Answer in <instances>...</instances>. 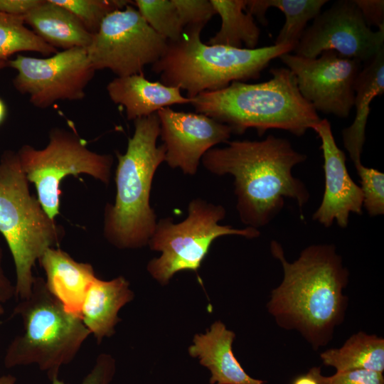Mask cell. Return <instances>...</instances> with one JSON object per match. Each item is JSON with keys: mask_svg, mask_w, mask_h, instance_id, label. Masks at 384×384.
<instances>
[{"mask_svg": "<svg viewBox=\"0 0 384 384\" xmlns=\"http://www.w3.org/2000/svg\"><path fill=\"white\" fill-rule=\"evenodd\" d=\"M270 250L283 277L271 292L267 311L280 328L297 331L316 351L331 341L345 318L348 270L332 244L309 245L292 262L279 242L272 241Z\"/></svg>", "mask_w": 384, "mask_h": 384, "instance_id": "1", "label": "cell"}, {"mask_svg": "<svg viewBox=\"0 0 384 384\" xmlns=\"http://www.w3.org/2000/svg\"><path fill=\"white\" fill-rule=\"evenodd\" d=\"M212 148L202 157L205 169L217 176L234 178L236 208L247 227L269 224L282 210L284 199L296 201L300 210L309 201L304 183L292 174L307 156L296 151L284 138L267 136L261 141L228 142Z\"/></svg>", "mask_w": 384, "mask_h": 384, "instance_id": "2", "label": "cell"}, {"mask_svg": "<svg viewBox=\"0 0 384 384\" xmlns=\"http://www.w3.org/2000/svg\"><path fill=\"white\" fill-rule=\"evenodd\" d=\"M270 73L269 80L233 82L223 89L198 95L190 104L196 113L228 125L237 134L255 129L262 136L275 129L304 135L321 119L300 94L296 77L289 69L275 68Z\"/></svg>", "mask_w": 384, "mask_h": 384, "instance_id": "3", "label": "cell"}, {"mask_svg": "<svg viewBox=\"0 0 384 384\" xmlns=\"http://www.w3.org/2000/svg\"><path fill=\"white\" fill-rule=\"evenodd\" d=\"M134 124L126 152L116 151V196L104 212V236L122 250L144 247L154 233L157 221L150 193L155 172L166 155L164 144L156 145L160 134L157 113L136 119Z\"/></svg>", "mask_w": 384, "mask_h": 384, "instance_id": "4", "label": "cell"}, {"mask_svg": "<svg viewBox=\"0 0 384 384\" xmlns=\"http://www.w3.org/2000/svg\"><path fill=\"white\" fill-rule=\"evenodd\" d=\"M202 30L185 28L177 41H168L164 54L151 65L161 83L186 91L190 99L233 82L257 79L273 59L294 49L290 44L254 49L206 44L201 40Z\"/></svg>", "mask_w": 384, "mask_h": 384, "instance_id": "5", "label": "cell"}, {"mask_svg": "<svg viewBox=\"0 0 384 384\" xmlns=\"http://www.w3.org/2000/svg\"><path fill=\"white\" fill-rule=\"evenodd\" d=\"M65 233L31 193L17 152L5 151L0 158V235L13 258L18 301L31 293L36 262L48 248L58 247Z\"/></svg>", "mask_w": 384, "mask_h": 384, "instance_id": "6", "label": "cell"}, {"mask_svg": "<svg viewBox=\"0 0 384 384\" xmlns=\"http://www.w3.org/2000/svg\"><path fill=\"white\" fill-rule=\"evenodd\" d=\"M13 314L21 318L23 330L6 349V368L34 365L50 380L75 358L90 336L81 319L64 309L41 277H36L31 294L18 301Z\"/></svg>", "mask_w": 384, "mask_h": 384, "instance_id": "7", "label": "cell"}, {"mask_svg": "<svg viewBox=\"0 0 384 384\" xmlns=\"http://www.w3.org/2000/svg\"><path fill=\"white\" fill-rule=\"evenodd\" d=\"M225 215L223 206L195 198L189 203L188 216L183 221L174 223L171 218L157 221L148 243L151 250L161 252L147 265L153 278L164 285L180 271L197 272L218 238L235 235L252 239L260 235L259 230L251 227L220 225Z\"/></svg>", "mask_w": 384, "mask_h": 384, "instance_id": "8", "label": "cell"}, {"mask_svg": "<svg viewBox=\"0 0 384 384\" xmlns=\"http://www.w3.org/2000/svg\"><path fill=\"white\" fill-rule=\"evenodd\" d=\"M20 164L37 198L52 219L60 213V184L68 176L87 174L107 185L114 159L90 150L75 132L53 128L42 149L25 144L17 151Z\"/></svg>", "mask_w": 384, "mask_h": 384, "instance_id": "9", "label": "cell"}, {"mask_svg": "<svg viewBox=\"0 0 384 384\" xmlns=\"http://www.w3.org/2000/svg\"><path fill=\"white\" fill-rule=\"evenodd\" d=\"M132 4L109 14L86 48L95 70L108 69L117 77L141 74L165 52L168 41Z\"/></svg>", "mask_w": 384, "mask_h": 384, "instance_id": "10", "label": "cell"}, {"mask_svg": "<svg viewBox=\"0 0 384 384\" xmlns=\"http://www.w3.org/2000/svg\"><path fill=\"white\" fill-rule=\"evenodd\" d=\"M17 70L15 88L29 97L31 103L47 108L59 100H81L93 78L92 68L86 48H73L57 52L46 58L17 55L7 60Z\"/></svg>", "mask_w": 384, "mask_h": 384, "instance_id": "11", "label": "cell"}, {"mask_svg": "<svg viewBox=\"0 0 384 384\" xmlns=\"http://www.w3.org/2000/svg\"><path fill=\"white\" fill-rule=\"evenodd\" d=\"M384 48V29L373 31L353 0H340L320 12L306 27L294 54L314 58L323 51L366 62Z\"/></svg>", "mask_w": 384, "mask_h": 384, "instance_id": "12", "label": "cell"}, {"mask_svg": "<svg viewBox=\"0 0 384 384\" xmlns=\"http://www.w3.org/2000/svg\"><path fill=\"white\" fill-rule=\"evenodd\" d=\"M279 58L296 77L302 96L316 112L340 118L349 116L354 102V83L362 63L334 50L311 58L290 53Z\"/></svg>", "mask_w": 384, "mask_h": 384, "instance_id": "13", "label": "cell"}, {"mask_svg": "<svg viewBox=\"0 0 384 384\" xmlns=\"http://www.w3.org/2000/svg\"><path fill=\"white\" fill-rule=\"evenodd\" d=\"M165 161L186 175L196 174L203 155L215 145L228 142L232 129L206 115L165 107L157 112Z\"/></svg>", "mask_w": 384, "mask_h": 384, "instance_id": "14", "label": "cell"}, {"mask_svg": "<svg viewBox=\"0 0 384 384\" xmlns=\"http://www.w3.org/2000/svg\"><path fill=\"white\" fill-rule=\"evenodd\" d=\"M312 129L321 139L325 180L322 201L312 219L326 228L336 221L345 228L351 213H362V191L348 174L346 154L335 142L330 122L322 119Z\"/></svg>", "mask_w": 384, "mask_h": 384, "instance_id": "15", "label": "cell"}, {"mask_svg": "<svg viewBox=\"0 0 384 384\" xmlns=\"http://www.w3.org/2000/svg\"><path fill=\"white\" fill-rule=\"evenodd\" d=\"M38 262L49 292L67 312L80 318L85 294L97 277L92 265L76 261L59 247L46 250Z\"/></svg>", "mask_w": 384, "mask_h": 384, "instance_id": "16", "label": "cell"}, {"mask_svg": "<svg viewBox=\"0 0 384 384\" xmlns=\"http://www.w3.org/2000/svg\"><path fill=\"white\" fill-rule=\"evenodd\" d=\"M235 337L221 321H215L204 334H196L189 354L210 372V384H266L248 375L235 358L232 346Z\"/></svg>", "mask_w": 384, "mask_h": 384, "instance_id": "17", "label": "cell"}, {"mask_svg": "<svg viewBox=\"0 0 384 384\" xmlns=\"http://www.w3.org/2000/svg\"><path fill=\"white\" fill-rule=\"evenodd\" d=\"M110 100L123 106L128 119L149 116L175 104L191 103L177 87L147 80L143 73L117 77L107 85Z\"/></svg>", "mask_w": 384, "mask_h": 384, "instance_id": "18", "label": "cell"}, {"mask_svg": "<svg viewBox=\"0 0 384 384\" xmlns=\"http://www.w3.org/2000/svg\"><path fill=\"white\" fill-rule=\"evenodd\" d=\"M133 298L129 283L122 276L111 280L97 277L92 282L82 303L80 319L98 343L114 334L120 321L119 310Z\"/></svg>", "mask_w": 384, "mask_h": 384, "instance_id": "19", "label": "cell"}, {"mask_svg": "<svg viewBox=\"0 0 384 384\" xmlns=\"http://www.w3.org/2000/svg\"><path fill=\"white\" fill-rule=\"evenodd\" d=\"M355 118L342 130V139L354 165L361 163V156L366 140V127L370 111V105L384 92V48L364 63L354 83Z\"/></svg>", "mask_w": 384, "mask_h": 384, "instance_id": "20", "label": "cell"}, {"mask_svg": "<svg viewBox=\"0 0 384 384\" xmlns=\"http://www.w3.org/2000/svg\"><path fill=\"white\" fill-rule=\"evenodd\" d=\"M23 19L37 36L56 49L87 48L92 39L93 35L75 16L53 0H42Z\"/></svg>", "mask_w": 384, "mask_h": 384, "instance_id": "21", "label": "cell"}, {"mask_svg": "<svg viewBox=\"0 0 384 384\" xmlns=\"http://www.w3.org/2000/svg\"><path fill=\"white\" fill-rule=\"evenodd\" d=\"M328 0H245L244 9L259 21L267 24L265 17L270 7L279 9L285 16V22L277 36L274 44L298 43L306 28L308 21L314 19Z\"/></svg>", "mask_w": 384, "mask_h": 384, "instance_id": "22", "label": "cell"}, {"mask_svg": "<svg viewBox=\"0 0 384 384\" xmlns=\"http://www.w3.org/2000/svg\"><path fill=\"white\" fill-rule=\"evenodd\" d=\"M322 363L336 371L365 369L384 371V339L363 331L351 335L338 348H329L320 353Z\"/></svg>", "mask_w": 384, "mask_h": 384, "instance_id": "23", "label": "cell"}, {"mask_svg": "<svg viewBox=\"0 0 384 384\" xmlns=\"http://www.w3.org/2000/svg\"><path fill=\"white\" fill-rule=\"evenodd\" d=\"M221 18L219 31L208 41L209 45H220L254 49L258 43L260 30L254 17L244 9V0H210Z\"/></svg>", "mask_w": 384, "mask_h": 384, "instance_id": "24", "label": "cell"}, {"mask_svg": "<svg viewBox=\"0 0 384 384\" xmlns=\"http://www.w3.org/2000/svg\"><path fill=\"white\" fill-rule=\"evenodd\" d=\"M25 24L23 16L0 12V60H8L12 55L23 51L45 55L58 52Z\"/></svg>", "mask_w": 384, "mask_h": 384, "instance_id": "25", "label": "cell"}, {"mask_svg": "<svg viewBox=\"0 0 384 384\" xmlns=\"http://www.w3.org/2000/svg\"><path fill=\"white\" fill-rule=\"evenodd\" d=\"M133 4L152 29L168 41L181 36L184 27L173 0H135Z\"/></svg>", "mask_w": 384, "mask_h": 384, "instance_id": "26", "label": "cell"}, {"mask_svg": "<svg viewBox=\"0 0 384 384\" xmlns=\"http://www.w3.org/2000/svg\"><path fill=\"white\" fill-rule=\"evenodd\" d=\"M70 11L92 35L99 30L111 12L132 3L127 0H53Z\"/></svg>", "mask_w": 384, "mask_h": 384, "instance_id": "27", "label": "cell"}, {"mask_svg": "<svg viewBox=\"0 0 384 384\" xmlns=\"http://www.w3.org/2000/svg\"><path fill=\"white\" fill-rule=\"evenodd\" d=\"M361 180L363 206L370 216L384 214V174L375 169L355 166Z\"/></svg>", "mask_w": 384, "mask_h": 384, "instance_id": "28", "label": "cell"}, {"mask_svg": "<svg viewBox=\"0 0 384 384\" xmlns=\"http://www.w3.org/2000/svg\"><path fill=\"white\" fill-rule=\"evenodd\" d=\"M309 373L319 384H384L382 373L365 369L336 371L324 376L319 367H313Z\"/></svg>", "mask_w": 384, "mask_h": 384, "instance_id": "29", "label": "cell"}, {"mask_svg": "<svg viewBox=\"0 0 384 384\" xmlns=\"http://www.w3.org/2000/svg\"><path fill=\"white\" fill-rule=\"evenodd\" d=\"M184 27L204 28L216 14L208 0H173Z\"/></svg>", "mask_w": 384, "mask_h": 384, "instance_id": "30", "label": "cell"}, {"mask_svg": "<svg viewBox=\"0 0 384 384\" xmlns=\"http://www.w3.org/2000/svg\"><path fill=\"white\" fill-rule=\"evenodd\" d=\"M116 372L114 358L108 353H100L96 358L91 370L80 384H112ZM51 384H66L58 376L50 380Z\"/></svg>", "mask_w": 384, "mask_h": 384, "instance_id": "31", "label": "cell"}, {"mask_svg": "<svg viewBox=\"0 0 384 384\" xmlns=\"http://www.w3.org/2000/svg\"><path fill=\"white\" fill-rule=\"evenodd\" d=\"M359 9L364 21L370 28L375 26L378 29H384V1L383 0H353Z\"/></svg>", "mask_w": 384, "mask_h": 384, "instance_id": "32", "label": "cell"}, {"mask_svg": "<svg viewBox=\"0 0 384 384\" xmlns=\"http://www.w3.org/2000/svg\"><path fill=\"white\" fill-rule=\"evenodd\" d=\"M41 1L42 0H0V12L24 16Z\"/></svg>", "mask_w": 384, "mask_h": 384, "instance_id": "33", "label": "cell"}, {"mask_svg": "<svg viewBox=\"0 0 384 384\" xmlns=\"http://www.w3.org/2000/svg\"><path fill=\"white\" fill-rule=\"evenodd\" d=\"M14 297H15V287L4 269L3 250L0 240V304H4L9 302Z\"/></svg>", "mask_w": 384, "mask_h": 384, "instance_id": "34", "label": "cell"}, {"mask_svg": "<svg viewBox=\"0 0 384 384\" xmlns=\"http://www.w3.org/2000/svg\"><path fill=\"white\" fill-rule=\"evenodd\" d=\"M293 384H319L308 372L305 375L297 377Z\"/></svg>", "mask_w": 384, "mask_h": 384, "instance_id": "35", "label": "cell"}, {"mask_svg": "<svg viewBox=\"0 0 384 384\" xmlns=\"http://www.w3.org/2000/svg\"><path fill=\"white\" fill-rule=\"evenodd\" d=\"M16 382V377L11 374L0 375V384H15Z\"/></svg>", "mask_w": 384, "mask_h": 384, "instance_id": "36", "label": "cell"}, {"mask_svg": "<svg viewBox=\"0 0 384 384\" xmlns=\"http://www.w3.org/2000/svg\"><path fill=\"white\" fill-rule=\"evenodd\" d=\"M6 113V108L4 101L0 98V124L4 121Z\"/></svg>", "mask_w": 384, "mask_h": 384, "instance_id": "37", "label": "cell"}, {"mask_svg": "<svg viewBox=\"0 0 384 384\" xmlns=\"http://www.w3.org/2000/svg\"><path fill=\"white\" fill-rule=\"evenodd\" d=\"M8 66L7 60H0V70Z\"/></svg>", "mask_w": 384, "mask_h": 384, "instance_id": "38", "label": "cell"}, {"mask_svg": "<svg viewBox=\"0 0 384 384\" xmlns=\"http://www.w3.org/2000/svg\"><path fill=\"white\" fill-rule=\"evenodd\" d=\"M4 314V308L3 304H0V317Z\"/></svg>", "mask_w": 384, "mask_h": 384, "instance_id": "39", "label": "cell"}]
</instances>
